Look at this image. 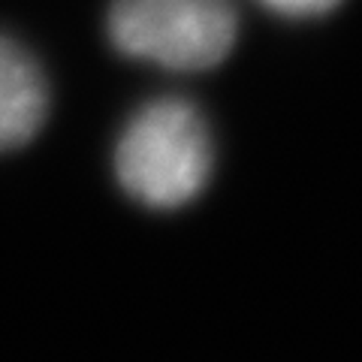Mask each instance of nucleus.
I'll return each mask as SVG.
<instances>
[{"label": "nucleus", "instance_id": "7ed1b4c3", "mask_svg": "<svg viewBox=\"0 0 362 362\" xmlns=\"http://www.w3.org/2000/svg\"><path fill=\"white\" fill-rule=\"evenodd\" d=\"M49 115V85L18 42L0 37V151L28 145Z\"/></svg>", "mask_w": 362, "mask_h": 362}, {"label": "nucleus", "instance_id": "f257e3e1", "mask_svg": "<svg viewBox=\"0 0 362 362\" xmlns=\"http://www.w3.org/2000/svg\"><path fill=\"white\" fill-rule=\"evenodd\" d=\"M214 151L206 118L185 100H154L133 115L115 148V175L151 209L190 202L211 175Z\"/></svg>", "mask_w": 362, "mask_h": 362}, {"label": "nucleus", "instance_id": "f03ea898", "mask_svg": "<svg viewBox=\"0 0 362 362\" xmlns=\"http://www.w3.org/2000/svg\"><path fill=\"white\" fill-rule=\"evenodd\" d=\"M109 40L127 58L202 73L233 52L239 16L230 0H115Z\"/></svg>", "mask_w": 362, "mask_h": 362}, {"label": "nucleus", "instance_id": "20e7f679", "mask_svg": "<svg viewBox=\"0 0 362 362\" xmlns=\"http://www.w3.org/2000/svg\"><path fill=\"white\" fill-rule=\"evenodd\" d=\"M259 4H266L269 9H275L278 16H287V18H311V16L329 13L341 0H259Z\"/></svg>", "mask_w": 362, "mask_h": 362}]
</instances>
